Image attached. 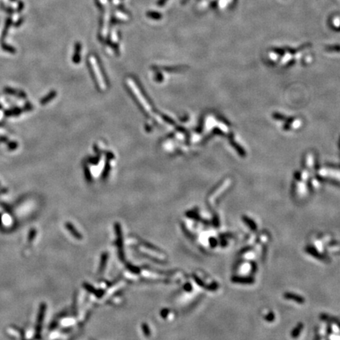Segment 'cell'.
<instances>
[{
	"mask_svg": "<svg viewBox=\"0 0 340 340\" xmlns=\"http://www.w3.org/2000/svg\"><path fill=\"white\" fill-rule=\"evenodd\" d=\"M46 309H47V305L45 303H41V305H40L38 317H37L36 327V338H40V333H41L42 330V324H43V321L44 320Z\"/></svg>",
	"mask_w": 340,
	"mask_h": 340,
	"instance_id": "obj_1",
	"label": "cell"
},
{
	"mask_svg": "<svg viewBox=\"0 0 340 340\" xmlns=\"http://www.w3.org/2000/svg\"><path fill=\"white\" fill-rule=\"evenodd\" d=\"M115 230H116L117 234V247L118 248V253H119V257L121 261H125V254H124V250H123V239H122V233H121V225L118 224H116L115 225Z\"/></svg>",
	"mask_w": 340,
	"mask_h": 340,
	"instance_id": "obj_2",
	"label": "cell"
},
{
	"mask_svg": "<svg viewBox=\"0 0 340 340\" xmlns=\"http://www.w3.org/2000/svg\"><path fill=\"white\" fill-rule=\"evenodd\" d=\"M232 282L239 284H253L254 283V277L252 276H241V275H233L231 278Z\"/></svg>",
	"mask_w": 340,
	"mask_h": 340,
	"instance_id": "obj_3",
	"label": "cell"
},
{
	"mask_svg": "<svg viewBox=\"0 0 340 340\" xmlns=\"http://www.w3.org/2000/svg\"><path fill=\"white\" fill-rule=\"evenodd\" d=\"M284 299H287V300L294 301V302H297L299 304L305 303V299L302 296L298 295V294L292 293V292H286V293H284Z\"/></svg>",
	"mask_w": 340,
	"mask_h": 340,
	"instance_id": "obj_4",
	"label": "cell"
},
{
	"mask_svg": "<svg viewBox=\"0 0 340 340\" xmlns=\"http://www.w3.org/2000/svg\"><path fill=\"white\" fill-rule=\"evenodd\" d=\"M305 251H306L308 254H310V255H312L313 257H316V258L319 259V260H323V261L326 260V257L323 255H322V254H320V253H319L318 251L314 248V247L309 246V247H307L306 248H305Z\"/></svg>",
	"mask_w": 340,
	"mask_h": 340,
	"instance_id": "obj_5",
	"label": "cell"
},
{
	"mask_svg": "<svg viewBox=\"0 0 340 340\" xmlns=\"http://www.w3.org/2000/svg\"><path fill=\"white\" fill-rule=\"evenodd\" d=\"M65 227H66L67 230L71 233V235L73 236V237H75L77 239H82V236L80 235V233L78 231L76 230V228H75V227L71 224V223H69V222L66 223V224H65Z\"/></svg>",
	"mask_w": 340,
	"mask_h": 340,
	"instance_id": "obj_6",
	"label": "cell"
},
{
	"mask_svg": "<svg viewBox=\"0 0 340 340\" xmlns=\"http://www.w3.org/2000/svg\"><path fill=\"white\" fill-rule=\"evenodd\" d=\"M83 286H84V288L86 289V290H88V292H90V293H92V294H95V295H97V297H98V298L102 297L103 294H104V291H103V290H96V289H95V287H93V286H91V284H88V283H84Z\"/></svg>",
	"mask_w": 340,
	"mask_h": 340,
	"instance_id": "obj_7",
	"label": "cell"
},
{
	"mask_svg": "<svg viewBox=\"0 0 340 340\" xmlns=\"http://www.w3.org/2000/svg\"><path fill=\"white\" fill-rule=\"evenodd\" d=\"M303 326L304 325L302 323H298L297 325L295 326V328L292 330L291 333H290V335H291L292 338H295L299 336V335L301 334V332H302V329H303Z\"/></svg>",
	"mask_w": 340,
	"mask_h": 340,
	"instance_id": "obj_8",
	"label": "cell"
},
{
	"mask_svg": "<svg viewBox=\"0 0 340 340\" xmlns=\"http://www.w3.org/2000/svg\"><path fill=\"white\" fill-rule=\"evenodd\" d=\"M242 220H243L244 223L247 224V226H248L251 230L252 231L257 230V224H255V222H254L253 220L250 219V218H247V217H243V218H242Z\"/></svg>",
	"mask_w": 340,
	"mask_h": 340,
	"instance_id": "obj_9",
	"label": "cell"
},
{
	"mask_svg": "<svg viewBox=\"0 0 340 340\" xmlns=\"http://www.w3.org/2000/svg\"><path fill=\"white\" fill-rule=\"evenodd\" d=\"M107 261H108V254L107 253H103L101 256V262H100V267H99V269H98L99 272H103L105 267H106Z\"/></svg>",
	"mask_w": 340,
	"mask_h": 340,
	"instance_id": "obj_10",
	"label": "cell"
},
{
	"mask_svg": "<svg viewBox=\"0 0 340 340\" xmlns=\"http://www.w3.org/2000/svg\"><path fill=\"white\" fill-rule=\"evenodd\" d=\"M126 267H127V269H128V270L130 271V272H133V273H135V274H138V273H140V269H139V268L136 267V266H132V265L129 264V263H127Z\"/></svg>",
	"mask_w": 340,
	"mask_h": 340,
	"instance_id": "obj_11",
	"label": "cell"
},
{
	"mask_svg": "<svg viewBox=\"0 0 340 340\" xmlns=\"http://www.w3.org/2000/svg\"><path fill=\"white\" fill-rule=\"evenodd\" d=\"M218 287H219V285H218V284L217 282H213L211 283L209 285L206 286V288L208 290H211V291H214V290H217Z\"/></svg>",
	"mask_w": 340,
	"mask_h": 340,
	"instance_id": "obj_12",
	"label": "cell"
},
{
	"mask_svg": "<svg viewBox=\"0 0 340 340\" xmlns=\"http://www.w3.org/2000/svg\"><path fill=\"white\" fill-rule=\"evenodd\" d=\"M193 279L194 280V281L197 283V284L199 286H200V287H206V284H205V283L203 282V281L202 280H201L198 275H193Z\"/></svg>",
	"mask_w": 340,
	"mask_h": 340,
	"instance_id": "obj_13",
	"label": "cell"
},
{
	"mask_svg": "<svg viewBox=\"0 0 340 340\" xmlns=\"http://www.w3.org/2000/svg\"><path fill=\"white\" fill-rule=\"evenodd\" d=\"M142 330H143V334H144L146 336H150V335H151V332H150V329H149V327H148V325L146 324V323H143L142 324Z\"/></svg>",
	"mask_w": 340,
	"mask_h": 340,
	"instance_id": "obj_14",
	"label": "cell"
},
{
	"mask_svg": "<svg viewBox=\"0 0 340 340\" xmlns=\"http://www.w3.org/2000/svg\"><path fill=\"white\" fill-rule=\"evenodd\" d=\"M265 319H266V320H267L268 322H272L274 320H275V314H274L272 312H269V314L265 317Z\"/></svg>",
	"mask_w": 340,
	"mask_h": 340,
	"instance_id": "obj_15",
	"label": "cell"
},
{
	"mask_svg": "<svg viewBox=\"0 0 340 340\" xmlns=\"http://www.w3.org/2000/svg\"><path fill=\"white\" fill-rule=\"evenodd\" d=\"M36 235V232L35 229H32V230L30 231L29 235H28V242H32L34 239V238H35Z\"/></svg>",
	"mask_w": 340,
	"mask_h": 340,
	"instance_id": "obj_16",
	"label": "cell"
},
{
	"mask_svg": "<svg viewBox=\"0 0 340 340\" xmlns=\"http://www.w3.org/2000/svg\"><path fill=\"white\" fill-rule=\"evenodd\" d=\"M209 245H210V247H212V248H215L217 246H218V240L215 239V238L213 237H210L209 239Z\"/></svg>",
	"mask_w": 340,
	"mask_h": 340,
	"instance_id": "obj_17",
	"label": "cell"
},
{
	"mask_svg": "<svg viewBox=\"0 0 340 340\" xmlns=\"http://www.w3.org/2000/svg\"><path fill=\"white\" fill-rule=\"evenodd\" d=\"M53 97H54V95H53V94H50V95H49L48 96L46 97V98H43V99H42L41 103H42V104H45V103H47V102L49 101V99H50H50H51V98H53Z\"/></svg>",
	"mask_w": 340,
	"mask_h": 340,
	"instance_id": "obj_18",
	"label": "cell"
},
{
	"mask_svg": "<svg viewBox=\"0 0 340 340\" xmlns=\"http://www.w3.org/2000/svg\"><path fill=\"white\" fill-rule=\"evenodd\" d=\"M184 290H187V291H191V290H192V287H191V285L189 284V283H187V284L184 285Z\"/></svg>",
	"mask_w": 340,
	"mask_h": 340,
	"instance_id": "obj_19",
	"label": "cell"
},
{
	"mask_svg": "<svg viewBox=\"0 0 340 340\" xmlns=\"http://www.w3.org/2000/svg\"><path fill=\"white\" fill-rule=\"evenodd\" d=\"M169 309H163V310L161 312V317H164V318H165V317H167V315H168V314H169Z\"/></svg>",
	"mask_w": 340,
	"mask_h": 340,
	"instance_id": "obj_20",
	"label": "cell"
},
{
	"mask_svg": "<svg viewBox=\"0 0 340 340\" xmlns=\"http://www.w3.org/2000/svg\"><path fill=\"white\" fill-rule=\"evenodd\" d=\"M251 249V247H245V248H243V249L242 250V251H240V253L239 254H245V253H247V251H250V250Z\"/></svg>",
	"mask_w": 340,
	"mask_h": 340,
	"instance_id": "obj_21",
	"label": "cell"
},
{
	"mask_svg": "<svg viewBox=\"0 0 340 340\" xmlns=\"http://www.w3.org/2000/svg\"><path fill=\"white\" fill-rule=\"evenodd\" d=\"M251 267H252V271H253V272H254H254H256V270H257V265H256L255 262L253 261L252 263H251Z\"/></svg>",
	"mask_w": 340,
	"mask_h": 340,
	"instance_id": "obj_22",
	"label": "cell"
},
{
	"mask_svg": "<svg viewBox=\"0 0 340 340\" xmlns=\"http://www.w3.org/2000/svg\"><path fill=\"white\" fill-rule=\"evenodd\" d=\"M221 247H224L226 245H227V241L225 240V239H224V238H223V239L221 240Z\"/></svg>",
	"mask_w": 340,
	"mask_h": 340,
	"instance_id": "obj_23",
	"label": "cell"
}]
</instances>
